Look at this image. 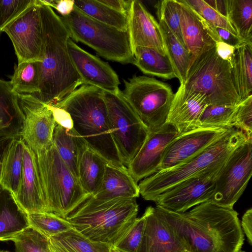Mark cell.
<instances>
[{"label": "cell", "mask_w": 252, "mask_h": 252, "mask_svg": "<svg viewBox=\"0 0 252 252\" xmlns=\"http://www.w3.org/2000/svg\"><path fill=\"white\" fill-rule=\"evenodd\" d=\"M177 240L188 252H239L244 237L238 213L209 201L187 213L156 206Z\"/></svg>", "instance_id": "obj_1"}, {"label": "cell", "mask_w": 252, "mask_h": 252, "mask_svg": "<svg viewBox=\"0 0 252 252\" xmlns=\"http://www.w3.org/2000/svg\"><path fill=\"white\" fill-rule=\"evenodd\" d=\"M43 59L38 62L39 86L33 95L47 105H53L82 85L69 55V32L51 7L41 4Z\"/></svg>", "instance_id": "obj_2"}, {"label": "cell", "mask_w": 252, "mask_h": 252, "mask_svg": "<svg viewBox=\"0 0 252 252\" xmlns=\"http://www.w3.org/2000/svg\"><path fill=\"white\" fill-rule=\"evenodd\" d=\"M52 105L69 114L74 129L90 148L108 163L125 166L111 136L103 91L82 85Z\"/></svg>", "instance_id": "obj_3"}, {"label": "cell", "mask_w": 252, "mask_h": 252, "mask_svg": "<svg viewBox=\"0 0 252 252\" xmlns=\"http://www.w3.org/2000/svg\"><path fill=\"white\" fill-rule=\"evenodd\" d=\"M136 198L109 200L89 196L65 218L86 238L113 247L136 220Z\"/></svg>", "instance_id": "obj_4"}, {"label": "cell", "mask_w": 252, "mask_h": 252, "mask_svg": "<svg viewBox=\"0 0 252 252\" xmlns=\"http://www.w3.org/2000/svg\"><path fill=\"white\" fill-rule=\"evenodd\" d=\"M248 139L241 130L231 128L220 140L188 161L158 171L140 181V194L145 200L154 201L160 193L183 181L220 168L233 151Z\"/></svg>", "instance_id": "obj_5"}, {"label": "cell", "mask_w": 252, "mask_h": 252, "mask_svg": "<svg viewBox=\"0 0 252 252\" xmlns=\"http://www.w3.org/2000/svg\"><path fill=\"white\" fill-rule=\"evenodd\" d=\"M47 212L63 218L91 195L63 160L53 145L35 154Z\"/></svg>", "instance_id": "obj_6"}, {"label": "cell", "mask_w": 252, "mask_h": 252, "mask_svg": "<svg viewBox=\"0 0 252 252\" xmlns=\"http://www.w3.org/2000/svg\"><path fill=\"white\" fill-rule=\"evenodd\" d=\"M61 18L73 41L88 46L106 60L133 64L134 57L128 30L101 23L75 7L69 15Z\"/></svg>", "instance_id": "obj_7"}, {"label": "cell", "mask_w": 252, "mask_h": 252, "mask_svg": "<svg viewBox=\"0 0 252 252\" xmlns=\"http://www.w3.org/2000/svg\"><path fill=\"white\" fill-rule=\"evenodd\" d=\"M180 86L203 94L209 105H236L241 100L233 81L231 65L219 56L215 46L195 60Z\"/></svg>", "instance_id": "obj_8"}, {"label": "cell", "mask_w": 252, "mask_h": 252, "mask_svg": "<svg viewBox=\"0 0 252 252\" xmlns=\"http://www.w3.org/2000/svg\"><path fill=\"white\" fill-rule=\"evenodd\" d=\"M111 136L123 164L127 167L139 151L149 132L120 89L104 92Z\"/></svg>", "instance_id": "obj_9"}, {"label": "cell", "mask_w": 252, "mask_h": 252, "mask_svg": "<svg viewBox=\"0 0 252 252\" xmlns=\"http://www.w3.org/2000/svg\"><path fill=\"white\" fill-rule=\"evenodd\" d=\"M123 94L149 130L166 123L174 94L167 84L146 76L124 80Z\"/></svg>", "instance_id": "obj_10"}, {"label": "cell", "mask_w": 252, "mask_h": 252, "mask_svg": "<svg viewBox=\"0 0 252 252\" xmlns=\"http://www.w3.org/2000/svg\"><path fill=\"white\" fill-rule=\"evenodd\" d=\"M252 174V139L236 148L218 172L210 201L233 208L245 190Z\"/></svg>", "instance_id": "obj_11"}, {"label": "cell", "mask_w": 252, "mask_h": 252, "mask_svg": "<svg viewBox=\"0 0 252 252\" xmlns=\"http://www.w3.org/2000/svg\"><path fill=\"white\" fill-rule=\"evenodd\" d=\"M10 38L18 64L41 62L43 36L39 5L36 2L2 30Z\"/></svg>", "instance_id": "obj_12"}, {"label": "cell", "mask_w": 252, "mask_h": 252, "mask_svg": "<svg viewBox=\"0 0 252 252\" xmlns=\"http://www.w3.org/2000/svg\"><path fill=\"white\" fill-rule=\"evenodd\" d=\"M23 114L21 137L35 154L41 153L53 145L56 126L52 112L33 95L18 94Z\"/></svg>", "instance_id": "obj_13"}, {"label": "cell", "mask_w": 252, "mask_h": 252, "mask_svg": "<svg viewBox=\"0 0 252 252\" xmlns=\"http://www.w3.org/2000/svg\"><path fill=\"white\" fill-rule=\"evenodd\" d=\"M220 168L177 184L156 197L154 201L156 206L176 213H184L193 206L211 201L214 193L216 178Z\"/></svg>", "instance_id": "obj_14"}, {"label": "cell", "mask_w": 252, "mask_h": 252, "mask_svg": "<svg viewBox=\"0 0 252 252\" xmlns=\"http://www.w3.org/2000/svg\"><path fill=\"white\" fill-rule=\"evenodd\" d=\"M231 128L198 127L178 134L166 148L158 171L188 161L220 140Z\"/></svg>", "instance_id": "obj_15"}, {"label": "cell", "mask_w": 252, "mask_h": 252, "mask_svg": "<svg viewBox=\"0 0 252 252\" xmlns=\"http://www.w3.org/2000/svg\"><path fill=\"white\" fill-rule=\"evenodd\" d=\"M178 134L175 127L168 123L149 130L139 151L127 166L137 183L158 171L166 148Z\"/></svg>", "instance_id": "obj_16"}, {"label": "cell", "mask_w": 252, "mask_h": 252, "mask_svg": "<svg viewBox=\"0 0 252 252\" xmlns=\"http://www.w3.org/2000/svg\"><path fill=\"white\" fill-rule=\"evenodd\" d=\"M68 49L82 85L94 86L108 93H115L120 89L119 77L107 63L83 50L70 38Z\"/></svg>", "instance_id": "obj_17"}, {"label": "cell", "mask_w": 252, "mask_h": 252, "mask_svg": "<svg viewBox=\"0 0 252 252\" xmlns=\"http://www.w3.org/2000/svg\"><path fill=\"white\" fill-rule=\"evenodd\" d=\"M178 1L181 6L182 34L191 56V65L200 55L214 47L221 40L214 26L202 19L184 0Z\"/></svg>", "instance_id": "obj_18"}, {"label": "cell", "mask_w": 252, "mask_h": 252, "mask_svg": "<svg viewBox=\"0 0 252 252\" xmlns=\"http://www.w3.org/2000/svg\"><path fill=\"white\" fill-rule=\"evenodd\" d=\"M128 31L133 49H153L162 55L166 51L158 23L138 0L131 1L128 15Z\"/></svg>", "instance_id": "obj_19"}, {"label": "cell", "mask_w": 252, "mask_h": 252, "mask_svg": "<svg viewBox=\"0 0 252 252\" xmlns=\"http://www.w3.org/2000/svg\"><path fill=\"white\" fill-rule=\"evenodd\" d=\"M14 199L27 214L47 212L35 155L25 143L21 182Z\"/></svg>", "instance_id": "obj_20"}, {"label": "cell", "mask_w": 252, "mask_h": 252, "mask_svg": "<svg viewBox=\"0 0 252 252\" xmlns=\"http://www.w3.org/2000/svg\"><path fill=\"white\" fill-rule=\"evenodd\" d=\"M208 105L203 94L180 86L174 94L166 123L173 126L178 134L198 128L200 117Z\"/></svg>", "instance_id": "obj_21"}, {"label": "cell", "mask_w": 252, "mask_h": 252, "mask_svg": "<svg viewBox=\"0 0 252 252\" xmlns=\"http://www.w3.org/2000/svg\"><path fill=\"white\" fill-rule=\"evenodd\" d=\"M146 221L137 252H182L186 251L156 207L149 206L145 211Z\"/></svg>", "instance_id": "obj_22"}, {"label": "cell", "mask_w": 252, "mask_h": 252, "mask_svg": "<svg viewBox=\"0 0 252 252\" xmlns=\"http://www.w3.org/2000/svg\"><path fill=\"white\" fill-rule=\"evenodd\" d=\"M140 195L138 184L125 166H119L108 163L101 185L93 195L101 200L115 198H136Z\"/></svg>", "instance_id": "obj_23"}, {"label": "cell", "mask_w": 252, "mask_h": 252, "mask_svg": "<svg viewBox=\"0 0 252 252\" xmlns=\"http://www.w3.org/2000/svg\"><path fill=\"white\" fill-rule=\"evenodd\" d=\"M29 227L28 214L12 195L0 186V241H11Z\"/></svg>", "instance_id": "obj_24"}, {"label": "cell", "mask_w": 252, "mask_h": 252, "mask_svg": "<svg viewBox=\"0 0 252 252\" xmlns=\"http://www.w3.org/2000/svg\"><path fill=\"white\" fill-rule=\"evenodd\" d=\"M23 118L18 94L12 90L10 81L0 79V132L13 138L21 137Z\"/></svg>", "instance_id": "obj_25"}, {"label": "cell", "mask_w": 252, "mask_h": 252, "mask_svg": "<svg viewBox=\"0 0 252 252\" xmlns=\"http://www.w3.org/2000/svg\"><path fill=\"white\" fill-rule=\"evenodd\" d=\"M24 144L21 137L12 138L3 157L0 170V186L14 198L21 182Z\"/></svg>", "instance_id": "obj_26"}, {"label": "cell", "mask_w": 252, "mask_h": 252, "mask_svg": "<svg viewBox=\"0 0 252 252\" xmlns=\"http://www.w3.org/2000/svg\"><path fill=\"white\" fill-rule=\"evenodd\" d=\"M53 144L63 160L78 178L79 158L87 146L84 140L73 127H65L56 123L53 135Z\"/></svg>", "instance_id": "obj_27"}, {"label": "cell", "mask_w": 252, "mask_h": 252, "mask_svg": "<svg viewBox=\"0 0 252 252\" xmlns=\"http://www.w3.org/2000/svg\"><path fill=\"white\" fill-rule=\"evenodd\" d=\"M108 163L87 145L82 151L78 161V179L83 189L91 196L99 190Z\"/></svg>", "instance_id": "obj_28"}, {"label": "cell", "mask_w": 252, "mask_h": 252, "mask_svg": "<svg viewBox=\"0 0 252 252\" xmlns=\"http://www.w3.org/2000/svg\"><path fill=\"white\" fill-rule=\"evenodd\" d=\"M231 73L236 90L243 99L252 94V42H244L235 47Z\"/></svg>", "instance_id": "obj_29"}, {"label": "cell", "mask_w": 252, "mask_h": 252, "mask_svg": "<svg viewBox=\"0 0 252 252\" xmlns=\"http://www.w3.org/2000/svg\"><path fill=\"white\" fill-rule=\"evenodd\" d=\"M164 45L180 85L184 83L191 63V56L186 46L174 35L164 21L158 19Z\"/></svg>", "instance_id": "obj_30"}, {"label": "cell", "mask_w": 252, "mask_h": 252, "mask_svg": "<svg viewBox=\"0 0 252 252\" xmlns=\"http://www.w3.org/2000/svg\"><path fill=\"white\" fill-rule=\"evenodd\" d=\"M133 63L144 74L164 79L176 78L172 65L167 55H162L156 50L137 47L133 49Z\"/></svg>", "instance_id": "obj_31"}, {"label": "cell", "mask_w": 252, "mask_h": 252, "mask_svg": "<svg viewBox=\"0 0 252 252\" xmlns=\"http://www.w3.org/2000/svg\"><path fill=\"white\" fill-rule=\"evenodd\" d=\"M226 17L239 37L252 42V0H226Z\"/></svg>", "instance_id": "obj_32"}, {"label": "cell", "mask_w": 252, "mask_h": 252, "mask_svg": "<svg viewBox=\"0 0 252 252\" xmlns=\"http://www.w3.org/2000/svg\"><path fill=\"white\" fill-rule=\"evenodd\" d=\"M74 5L83 13L101 23L121 30H128V17L98 0H74Z\"/></svg>", "instance_id": "obj_33"}, {"label": "cell", "mask_w": 252, "mask_h": 252, "mask_svg": "<svg viewBox=\"0 0 252 252\" xmlns=\"http://www.w3.org/2000/svg\"><path fill=\"white\" fill-rule=\"evenodd\" d=\"M10 82L17 94H36L39 86L38 62H23L15 65Z\"/></svg>", "instance_id": "obj_34"}, {"label": "cell", "mask_w": 252, "mask_h": 252, "mask_svg": "<svg viewBox=\"0 0 252 252\" xmlns=\"http://www.w3.org/2000/svg\"><path fill=\"white\" fill-rule=\"evenodd\" d=\"M28 217L30 226L49 238L73 228L64 218L53 213H34Z\"/></svg>", "instance_id": "obj_35"}, {"label": "cell", "mask_w": 252, "mask_h": 252, "mask_svg": "<svg viewBox=\"0 0 252 252\" xmlns=\"http://www.w3.org/2000/svg\"><path fill=\"white\" fill-rule=\"evenodd\" d=\"M68 252H111L112 247L106 243L91 240L73 228L51 237Z\"/></svg>", "instance_id": "obj_36"}, {"label": "cell", "mask_w": 252, "mask_h": 252, "mask_svg": "<svg viewBox=\"0 0 252 252\" xmlns=\"http://www.w3.org/2000/svg\"><path fill=\"white\" fill-rule=\"evenodd\" d=\"M237 106H207L200 117L198 127H233L232 120Z\"/></svg>", "instance_id": "obj_37"}, {"label": "cell", "mask_w": 252, "mask_h": 252, "mask_svg": "<svg viewBox=\"0 0 252 252\" xmlns=\"http://www.w3.org/2000/svg\"><path fill=\"white\" fill-rule=\"evenodd\" d=\"M15 252H53L50 239L32 227H29L12 240Z\"/></svg>", "instance_id": "obj_38"}, {"label": "cell", "mask_w": 252, "mask_h": 252, "mask_svg": "<svg viewBox=\"0 0 252 252\" xmlns=\"http://www.w3.org/2000/svg\"><path fill=\"white\" fill-rule=\"evenodd\" d=\"M155 7L158 19L164 21L171 32L184 44L181 28V6L178 0L158 1Z\"/></svg>", "instance_id": "obj_39"}, {"label": "cell", "mask_w": 252, "mask_h": 252, "mask_svg": "<svg viewBox=\"0 0 252 252\" xmlns=\"http://www.w3.org/2000/svg\"><path fill=\"white\" fill-rule=\"evenodd\" d=\"M184 0L202 19L212 26L223 29L238 35L226 17L211 7L205 0Z\"/></svg>", "instance_id": "obj_40"}, {"label": "cell", "mask_w": 252, "mask_h": 252, "mask_svg": "<svg viewBox=\"0 0 252 252\" xmlns=\"http://www.w3.org/2000/svg\"><path fill=\"white\" fill-rule=\"evenodd\" d=\"M146 213L137 218L132 225L113 248L119 252H137L143 236Z\"/></svg>", "instance_id": "obj_41"}, {"label": "cell", "mask_w": 252, "mask_h": 252, "mask_svg": "<svg viewBox=\"0 0 252 252\" xmlns=\"http://www.w3.org/2000/svg\"><path fill=\"white\" fill-rule=\"evenodd\" d=\"M232 126L252 139V94L238 104L232 120Z\"/></svg>", "instance_id": "obj_42"}, {"label": "cell", "mask_w": 252, "mask_h": 252, "mask_svg": "<svg viewBox=\"0 0 252 252\" xmlns=\"http://www.w3.org/2000/svg\"><path fill=\"white\" fill-rule=\"evenodd\" d=\"M36 2V0H0V31Z\"/></svg>", "instance_id": "obj_43"}, {"label": "cell", "mask_w": 252, "mask_h": 252, "mask_svg": "<svg viewBox=\"0 0 252 252\" xmlns=\"http://www.w3.org/2000/svg\"><path fill=\"white\" fill-rule=\"evenodd\" d=\"M216 32L221 41L236 47L245 41L239 36L223 29L215 27Z\"/></svg>", "instance_id": "obj_44"}, {"label": "cell", "mask_w": 252, "mask_h": 252, "mask_svg": "<svg viewBox=\"0 0 252 252\" xmlns=\"http://www.w3.org/2000/svg\"><path fill=\"white\" fill-rule=\"evenodd\" d=\"M98 1L110 8L128 17L132 0H98Z\"/></svg>", "instance_id": "obj_45"}, {"label": "cell", "mask_w": 252, "mask_h": 252, "mask_svg": "<svg viewBox=\"0 0 252 252\" xmlns=\"http://www.w3.org/2000/svg\"><path fill=\"white\" fill-rule=\"evenodd\" d=\"M215 48L219 56L231 65L235 47L220 41L216 43Z\"/></svg>", "instance_id": "obj_46"}, {"label": "cell", "mask_w": 252, "mask_h": 252, "mask_svg": "<svg viewBox=\"0 0 252 252\" xmlns=\"http://www.w3.org/2000/svg\"><path fill=\"white\" fill-rule=\"evenodd\" d=\"M241 228L245 234L249 243L252 244V209L250 208L243 215L241 221Z\"/></svg>", "instance_id": "obj_47"}, {"label": "cell", "mask_w": 252, "mask_h": 252, "mask_svg": "<svg viewBox=\"0 0 252 252\" xmlns=\"http://www.w3.org/2000/svg\"><path fill=\"white\" fill-rule=\"evenodd\" d=\"M75 7L74 0H56L53 8L62 16L69 15Z\"/></svg>", "instance_id": "obj_48"}, {"label": "cell", "mask_w": 252, "mask_h": 252, "mask_svg": "<svg viewBox=\"0 0 252 252\" xmlns=\"http://www.w3.org/2000/svg\"><path fill=\"white\" fill-rule=\"evenodd\" d=\"M13 137L0 132V170L3 157Z\"/></svg>", "instance_id": "obj_49"}, {"label": "cell", "mask_w": 252, "mask_h": 252, "mask_svg": "<svg viewBox=\"0 0 252 252\" xmlns=\"http://www.w3.org/2000/svg\"><path fill=\"white\" fill-rule=\"evenodd\" d=\"M50 247L53 252H68L60 243L52 238H50Z\"/></svg>", "instance_id": "obj_50"}, {"label": "cell", "mask_w": 252, "mask_h": 252, "mask_svg": "<svg viewBox=\"0 0 252 252\" xmlns=\"http://www.w3.org/2000/svg\"><path fill=\"white\" fill-rule=\"evenodd\" d=\"M111 252H118L117 251H116V250H115L114 248H113L112 247L111 249Z\"/></svg>", "instance_id": "obj_51"}, {"label": "cell", "mask_w": 252, "mask_h": 252, "mask_svg": "<svg viewBox=\"0 0 252 252\" xmlns=\"http://www.w3.org/2000/svg\"><path fill=\"white\" fill-rule=\"evenodd\" d=\"M1 121H0V132L1 131Z\"/></svg>", "instance_id": "obj_52"}, {"label": "cell", "mask_w": 252, "mask_h": 252, "mask_svg": "<svg viewBox=\"0 0 252 252\" xmlns=\"http://www.w3.org/2000/svg\"><path fill=\"white\" fill-rule=\"evenodd\" d=\"M0 252H10L4 251H0Z\"/></svg>", "instance_id": "obj_53"}, {"label": "cell", "mask_w": 252, "mask_h": 252, "mask_svg": "<svg viewBox=\"0 0 252 252\" xmlns=\"http://www.w3.org/2000/svg\"><path fill=\"white\" fill-rule=\"evenodd\" d=\"M1 33H2V32H1V31H0V35H1Z\"/></svg>", "instance_id": "obj_54"}, {"label": "cell", "mask_w": 252, "mask_h": 252, "mask_svg": "<svg viewBox=\"0 0 252 252\" xmlns=\"http://www.w3.org/2000/svg\"><path fill=\"white\" fill-rule=\"evenodd\" d=\"M239 252H245V251H240Z\"/></svg>", "instance_id": "obj_55"}, {"label": "cell", "mask_w": 252, "mask_h": 252, "mask_svg": "<svg viewBox=\"0 0 252 252\" xmlns=\"http://www.w3.org/2000/svg\"><path fill=\"white\" fill-rule=\"evenodd\" d=\"M187 252V251H184V252Z\"/></svg>", "instance_id": "obj_56"}]
</instances>
